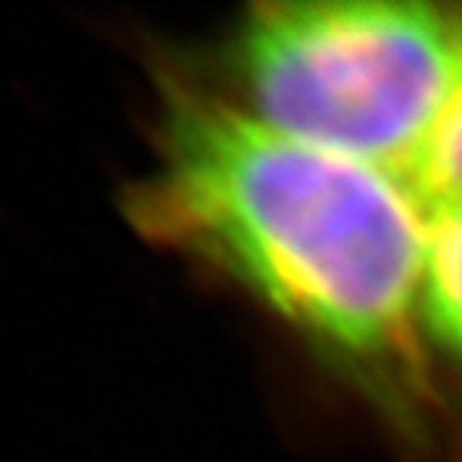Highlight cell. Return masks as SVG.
Wrapping results in <instances>:
<instances>
[{"label":"cell","mask_w":462,"mask_h":462,"mask_svg":"<svg viewBox=\"0 0 462 462\" xmlns=\"http://www.w3.org/2000/svg\"><path fill=\"white\" fill-rule=\"evenodd\" d=\"M158 167L132 193L148 238L247 289L402 418L430 392L420 331L430 216L395 173L173 87Z\"/></svg>","instance_id":"obj_1"},{"label":"cell","mask_w":462,"mask_h":462,"mask_svg":"<svg viewBox=\"0 0 462 462\" xmlns=\"http://www.w3.org/2000/svg\"><path fill=\"white\" fill-rule=\"evenodd\" d=\"M245 113L311 148L408 180L462 74V7L296 0L231 36Z\"/></svg>","instance_id":"obj_2"},{"label":"cell","mask_w":462,"mask_h":462,"mask_svg":"<svg viewBox=\"0 0 462 462\" xmlns=\"http://www.w3.org/2000/svg\"><path fill=\"white\" fill-rule=\"evenodd\" d=\"M420 331L433 354L462 369V206L430 216Z\"/></svg>","instance_id":"obj_3"},{"label":"cell","mask_w":462,"mask_h":462,"mask_svg":"<svg viewBox=\"0 0 462 462\" xmlns=\"http://www.w3.org/2000/svg\"><path fill=\"white\" fill-rule=\"evenodd\" d=\"M404 187H411L427 216L449 209V206H462V74L440 125L427 142Z\"/></svg>","instance_id":"obj_4"}]
</instances>
